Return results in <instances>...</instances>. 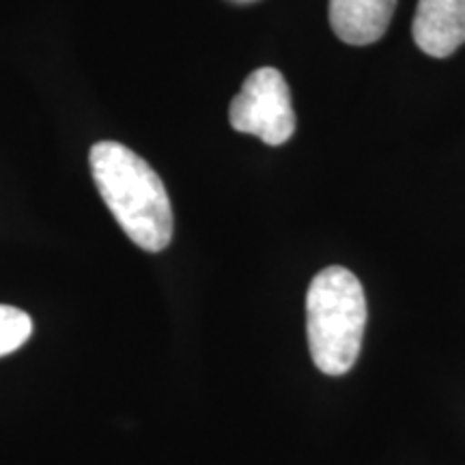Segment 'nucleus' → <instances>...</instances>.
Returning a JSON list of instances; mask_svg holds the SVG:
<instances>
[{"instance_id": "obj_1", "label": "nucleus", "mask_w": 465, "mask_h": 465, "mask_svg": "<svg viewBox=\"0 0 465 465\" xmlns=\"http://www.w3.org/2000/svg\"><path fill=\"white\" fill-rule=\"evenodd\" d=\"M93 182L116 224L138 248L162 252L173 240V207L160 174L125 144L91 147Z\"/></svg>"}, {"instance_id": "obj_2", "label": "nucleus", "mask_w": 465, "mask_h": 465, "mask_svg": "<svg viewBox=\"0 0 465 465\" xmlns=\"http://www.w3.org/2000/svg\"><path fill=\"white\" fill-rule=\"evenodd\" d=\"M366 328L362 284L341 265L312 278L306 293V334L312 362L325 375H345L356 364Z\"/></svg>"}, {"instance_id": "obj_3", "label": "nucleus", "mask_w": 465, "mask_h": 465, "mask_svg": "<svg viewBox=\"0 0 465 465\" xmlns=\"http://www.w3.org/2000/svg\"><path fill=\"white\" fill-rule=\"evenodd\" d=\"M229 121L232 130L257 136L278 147L295 132V113L284 75L274 67H261L243 83L231 102Z\"/></svg>"}, {"instance_id": "obj_4", "label": "nucleus", "mask_w": 465, "mask_h": 465, "mask_svg": "<svg viewBox=\"0 0 465 465\" xmlns=\"http://www.w3.org/2000/svg\"><path fill=\"white\" fill-rule=\"evenodd\" d=\"M411 35L424 54L450 56L465 44V0H418Z\"/></svg>"}, {"instance_id": "obj_5", "label": "nucleus", "mask_w": 465, "mask_h": 465, "mask_svg": "<svg viewBox=\"0 0 465 465\" xmlns=\"http://www.w3.org/2000/svg\"><path fill=\"white\" fill-rule=\"evenodd\" d=\"M397 0H330V25L349 45L380 42L391 26Z\"/></svg>"}, {"instance_id": "obj_6", "label": "nucleus", "mask_w": 465, "mask_h": 465, "mask_svg": "<svg viewBox=\"0 0 465 465\" xmlns=\"http://www.w3.org/2000/svg\"><path fill=\"white\" fill-rule=\"evenodd\" d=\"M33 334V319L15 306L0 304V358L20 349Z\"/></svg>"}]
</instances>
